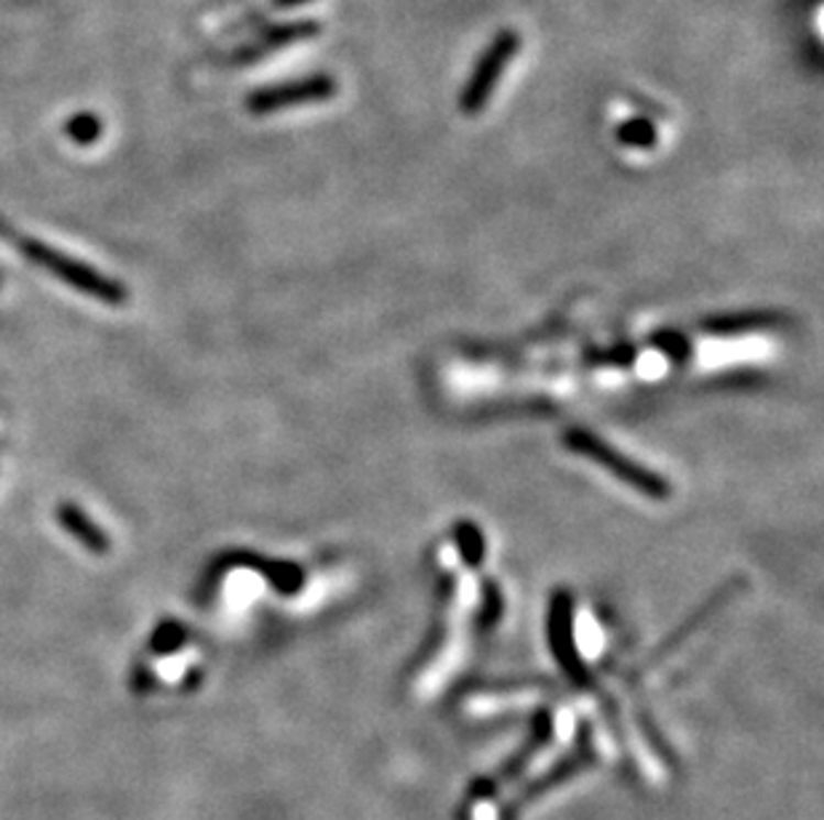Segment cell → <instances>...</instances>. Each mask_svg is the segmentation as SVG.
I'll return each mask as SVG.
<instances>
[{
	"mask_svg": "<svg viewBox=\"0 0 824 820\" xmlns=\"http://www.w3.org/2000/svg\"><path fill=\"white\" fill-rule=\"evenodd\" d=\"M0 237H6V243L14 245L19 254L28 258L30 264H35L37 269L56 277V280H62L65 286H70L73 291L88 296V299L102 301L107 307H123L125 301H129V288H125L121 280L88 267L86 262L65 254V251L52 248V245H46L43 240L19 235V232H14L6 224H0Z\"/></svg>",
	"mask_w": 824,
	"mask_h": 820,
	"instance_id": "1",
	"label": "cell"
},
{
	"mask_svg": "<svg viewBox=\"0 0 824 820\" xmlns=\"http://www.w3.org/2000/svg\"><path fill=\"white\" fill-rule=\"evenodd\" d=\"M565 445H569L574 453H579V456L590 458V462H595L597 466H603V469H608L616 479H622V483H627L630 488L640 490L644 496L667 498V494H670V485H667L662 477H657L653 472L646 469V466H640L638 462L625 458L619 451H614L612 445H606L601 437H595V434L579 432L576 429V432L565 434Z\"/></svg>",
	"mask_w": 824,
	"mask_h": 820,
	"instance_id": "2",
	"label": "cell"
},
{
	"mask_svg": "<svg viewBox=\"0 0 824 820\" xmlns=\"http://www.w3.org/2000/svg\"><path fill=\"white\" fill-rule=\"evenodd\" d=\"M56 522H59V525L65 528V533L78 541L86 552L99 554V557L112 552L110 533H107L102 525H97V522L88 517L86 509H80L78 503L62 501L59 507H56Z\"/></svg>",
	"mask_w": 824,
	"mask_h": 820,
	"instance_id": "3",
	"label": "cell"
},
{
	"mask_svg": "<svg viewBox=\"0 0 824 820\" xmlns=\"http://www.w3.org/2000/svg\"><path fill=\"white\" fill-rule=\"evenodd\" d=\"M587 762H590V754L584 752V749H579V752H576L574 756H569V760H563L561 765H558L556 769H550V773H547L542 780H537V784H534L531 788H526V791L520 794L518 799H515L513 807H509V816H515V812H518V810H524V807H526V805H531L534 799H539L545 791H550L552 786L563 784L565 778H571V775H574L576 769H582L584 765H587Z\"/></svg>",
	"mask_w": 824,
	"mask_h": 820,
	"instance_id": "4",
	"label": "cell"
},
{
	"mask_svg": "<svg viewBox=\"0 0 824 820\" xmlns=\"http://www.w3.org/2000/svg\"><path fill=\"white\" fill-rule=\"evenodd\" d=\"M187 629L176 621H161L153 636H150V650L155 655H172L179 647H185Z\"/></svg>",
	"mask_w": 824,
	"mask_h": 820,
	"instance_id": "5",
	"label": "cell"
},
{
	"mask_svg": "<svg viewBox=\"0 0 824 820\" xmlns=\"http://www.w3.org/2000/svg\"><path fill=\"white\" fill-rule=\"evenodd\" d=\"M65 134L75 144H94L102 136V120L91 115V112H80V115L67 120Z\"/></svg>",
	"mask_w": 824,
	"mask_h": 820,
	"instance_id": "6",
	"label": "cell"
},
{
	"mask_svg": "<svg viewBox=\"0 0 824 820\" xmlns=\"http://www.w3.org/2000/svg\"><path fill=\"white\" fill-rule=\"evenodd\" d=\"M155 687H158V679L153 677V672L144 666H136L134 677H131V690H134L136 696H147V692H153Z\"/></svg>",
	"mask_w": 824,
	"mask_h": 820,
	"instance_id": "7",
	"label": "cell"
},
{
	"mask_svg": "<svg viewBox=\"0 0 824 820\" xmlns=\"http://www.w3.org/2000/svg\"><path fill=\"white\" fill-rule=\"evenodd\" d=\"M0 286H3V275H0Z\"/></svg>",
	"mask_w": 824,
	"mask_h": 820,
	"instance_id": "8",
	"label": "cell"
}]
</instances>
